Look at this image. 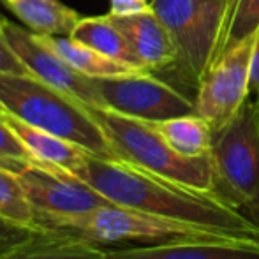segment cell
<instances>
[{
    "label": "cell",
    "mask_w": 259,
    "mask_h": 259,
    "mask_svg": "<svg viewBox=\"0 0 259 259\" xmlns=\"http://www.w3.org/2000/svg\"><path fill=\"white\" fill-rule=\"evenodd\" d=\"M0 108L101 159L120 160L87 106L35 76L0 72Z\"/></svg>",
    "instance_id": "cell-2"
},
{
    "label": "cell",
    "mask_w": 259,
    "mask_h": 259,
    "mask_svg": "<svg viewBox=\"0 0 259 259\" xmlns=\"http://www.w3.org/2000/svg\"><path fill=\"white\" fill-rule=\"evenodd\" d=\"M2 120L16 134L21 145L32 155L34 162L42 164V166L58 167V169L74 173L76 169L81 167V164L85 162L90 154L79 145L64 140L60 136H55L52 133H46L42 129H37V127L28 125L9 113H4Z\"/></svg>",
    "instance_id": "cell-13"
},
{
    "label": "cell",
    "mask_w": 259,
    "mask_h": 259,
    "mask_svg": "<svg viewBox=\"0 0 259 259\" xmlns=\"http://www.w3.org/2000/svg\"><path fill=\"white\" fill-rule=\"evenodd\" d=\"M0 35L7 42V46L16 53V57L27 65L32 76L69 94L79 103L99 106V96L92 78H87L81 72L72 69L45 41L42 35L25 30L7 20H4L0 27Z\"/></svg>",
    "instance_id": "cell-10"
},
{
    "label": "cell",
    "mask_w": 259,
    "mask_h": 259,
    "mask_svg": "<svg viewBox=\"0 0 259 259\" xmlns=\"http://www.w3.org/2000/svg\"><path fill=\"white\" fill-rule=\"evenodd\" d=\"M111 21L129 41L145 71L159 72L177 64L178 53L162 21L152 9L134 14H109Z\"/></svg>",
    "instance_id": "cell-12"
},
{
    "label": "cell",
    "mask_w": 259,
    "mask_h": 259,
    "mask_svg": "<svg viewBox=\"0 0 259 259\" xmlns=\"http://www.w3.org/2000/svg\"><path fill=\"white\" fill-rule=\"evenodd\" d=\"M256 106H257V111H259V97H256Z\"/></svg>",
    "instance_id": "cell-28"
},
{
    "label": "cell",
    "mask_w": 259,
    "mask_h": 259,
    "mask_svg": "<svg viewBox=\"0 0 259 259\" xmlns=\"http://www.w3.org/2000/svg\"><path fill=\"white\" fill-rule=\"evenodd\" d=\"M41 229L78 236L96 245H113L123 242L167 243V242H219V240H259L242 238L222 229L162 217L148 211L120 205H106L83 215L48 219Z\"/></svg>",
    "instance_id": "cell-3"
},
{
    "label": "cell",
    "mask_w": 259,
    "mask_h": 259,
    "mask_svg": "<svg viewBox=\"0 0 259 259\" xmlns=\"http://www.w3.org/2000/svg\"><path fill=\"white\" fill-rule=\"evenodd\" d=\"M25 27L39 35H71L78 21V13L60 0H4Z\"/></svg>",
    "instance_id": "cell-15"
},
{
    "label": "cell",
    "mask_w": 259,
    "mask_h": 259,
    "mask_svg": "<svg viewBox=\"0 0 259 259\" xmlns=\"http://www.w3.org/2000/svg\"><path fill=\"white\" fill-rule=\"evenodd\" d=\"M85 106L120 160H127L177 184L219 194L211 155L185 157L164 140L152 122L120 115L99 106Z\"/></svg>",
    "instance_id": "cell-4"
},
{
    "label": "cell",
    "mask_w": 259,
    "mask_h": 259,
    "mask_svg": "<svg viewBox=\"0 0 259 259\" xmlns=\"http://www.w3.org/2000/svg\"><path fill=\"white\" fill-rule=\"evenodd\" d=\"M236 4H238V0H226V16H224V23H222V28H224V25L228 23V20L231 18V14H233V11H235Z\"/></svg>",
    "instance_id": "cell-27"
},
{
    "label": "cell",
    "mask_w": 259,
    "mask_h": 259,
    "mask_svg": "<svg viewBox=\"0 0 259 259\" xmlns=\"http://www.w3.org/2000/svg\"><path fill=\"white\" fill-rule=\"evenodd\" d=\"M178 53L173 65L182 81L198 89L213 62L226 16V0H150Z\"/></svg>",
    "instance_id": "cell-5"
},
{
    "label": "cell",
    "mask_w": 259,
    "mask_h": 259,
    "mask_svg": "<svg viewBox=\"0 0 259 259\" xmlns=\"http://www.w3.org/2000/svg\"><path fill=\"white\" fill-rule=\"evenodd\" d=\"M4 113H6V111H4V109L0 108V118H2V115H4Z\"/></svg>",
    "instance_id": "cell-30"
},
{
    "label": "cell",
    "mask_w": 259,
    "mask_h": 259,
    "mask_svg": "<svg viewBox=\"0 0 259 259\" xmlns=\"http://www.w3.org/2000/svg\"><path fill=\"white\" fill-rule=\"evenodd\" d=\"M0 72H13V74H30L27 65L16 57V53L7 46L0 35Z\"/></svg>",
    "instance_id": "cell-23"
},
{
    "label": "cell",
    "mask_w": 259,
    "mask_h": 259,
    "mask_svg": "<svg viewBox=\"0 0 259 259\" xmlns=\"http://www.w3.org/2000/svg\"><path fill=\"white\" fill-rule=\"evenodd\" d=\"M250 94L259 97V30L252 52V67H250Z\"/></svg>",
    "instance_id": "cell-25"
},
{
    "label": "cell",
    "mask_w": 259,
    "mask_h": 259,
    "mask_svg": "<svg viewBox=\"0 0 259 259\" xmlns=\"http://www.w3.org/2000/svg\"><path fill=\"white\" fill-rule=\"evenodd\" d=\"M42 37L72 69L81 72L87 78H109V76H123L143 71L106 57L67 35H42Z\"/></svg>",
    "instance_id": "cell-16"
},
{
    "label": "cell",
    "mask_w": 259,
    "mask_h": 259,
    "mask_svg": "<svg viewBox=\"0 0 259 259\" xmlns=\"http://www.w3.org/2000/svg\"><path fill=\"white\" fill-rule=\"evenodd\" d=\"M152 125L162 134V138L185 157L210 155L213 131L198 113L180 115L173 118L152 122Z\"/></svg>",
    "instance_id": "cell-18"
},
{
    "label": "cell",
    "mask_w": 259,
    "mask_h": 259,
    "mask_svg": "<svg viewBox=\"0 0 259 259\" xmlns=\"http://www.w3.org/2000/svg\"><path fill=\"white\" fill-rule=\"evenodd\" d=\"M37 231H41V229L9 221V219L0 215V257L9 250H13L16 245L23 243L25 240L32 238Z\"/></svg>",
    "instance_id": "cell-22"
},
{
    "label": "cell",
    "mask_w": 259,
    "mask_h": 259,
    "mask_svg": "<svg viewBox=\"0 0 259 259\" xmlns=\"http://www.w3.org/2000/svg\"><path fill=\"white\" fill-rule=\"evenodd\" d=\"M72 175L113 205L222 229L242 238H259V226L221 194L177 184L127 160L89 154Z\"/></svg>",
    "instance_id": "cell-1"
},
{
    "label": "cell",
    "mask_w": 259,
    "mask_h": 259,
    "mask_svg": "<svg viewBox=\"0 0 259 259\" xmlns=\"http://www.w3.org/2000/svg\"><path fill=\"white\" fill-rule=\"evenodd\" d=\"M16 175L34 210L37 228L48 219L74 217L89 213L99 206L111 205V201L87 182L58 167L32 162Z\"/></svg>",
    "instance_id": "cell-9"
},
{
    "label": "cell",
    "mask_w": 259,
    "mask_h": 259,
    "mask_svg": "<svg viewBox=\"0 0 259 259\" xmlns=\"http://www.w3.org/2000/svg\"><path fill=\"white\" fill-rule=\"evenodd\" d=\"M256 35L257 32L219 55L199 79L194 96L196 113L213 133L228 125L249 101Z\"/></svg>",
    "instance_id": "cell-7"
},
{
    "label": "cell",
    "mask_w": 259,
    "mask_h": 259,
    "mask_svg": "<svg viewBox=\"0 0 259 259\" xmlns=\"http://www.w3.org/2000/svg\"><path fill=\"white\" fill-rule=\"evenodd\" d=\"M217 192L238 210L259 201V111L247 101L211 141Z\"/></svg>",
    "instance_id": "cell-6"
},
{
    "label": "cell",
    "mask_w": 259,
    "mask_h": 259,
    "mask_svg": "<svg viewBox=\"0 0 259 259\" xmlns=\"http://www.w3.org/2000/svg\"><path fill=\"white\" fill-rule=\"evenodd\" d=\"M69 37L81 42V45L90 46L96 52L109 58H115V60L133 65L136 69H143L133 48H131L127 37L120 32V28L113 23L108 14L106 16L81 18Z\"/></svg>",
    "instance_id": "cell-17"
},
{
    "label": "cell",
    "mask_w": 259,
    "mask_h": 259,
    "mask_svg": "<svg viewBox=\"0 0 259 259\" xmlns=\"http://www.w3.org/2000/svg\"><path fill=\"white\" fill-rule=\"evenodd\" d=\"M4 20H6V18H2V16H0V27H2V23H4Z\"/></svg>",
    "instance_id": "cell-29"
},
{
    "label": "cell",
    "mask_w": 259,
    "mask_h": 259,
    "mask_svg": "<svg viewBox=\"0 0 259 259\" xmlns=\"http://www.w3.org/2000/svg\"><path fill=\"white\" fill-rule=\"evenodd\" d=\"M148 9H152L150 0H109V14L116 16L143 13Z\"/></svg>",
    "instance_id": "cell-24"
},
{
    "label": "cell",
    "mask_w": 259,
    "mask_h": 259,
    "mask_svg": "<svg viewBox=\"0 0 259 259\" xmlns=\"http://www.w3.org/2000/svg\"><path fill=\"white\" fill-rule=\"evenodd\" d=\"M242 211L254 222V224L259 226V201L254 203V205H250V206H247V208H243Z\"/></svg>",
    "instance_id": "cell-26"
},
{
    "label": "cell",
    "mask_w": 259,
    "mask_h": 259,
    "mask_svg": "<svg viewBox=\"0 0 259 259\" xmlns=\"http://www.w3.org/2000/svg\"><path fill=\"white\" fill-rule=\"evenodd\" d=\"M106 259H259V240L167 242L106 249Z\"/></svg>",
    "instance_id": "cell-11"
},
{
    "label": "cell",
    "mask_w": 259,
    "mask_h": 259,
    "mask_svg": "<svg viewBox=\"0 0 259 259\" xmlns=\"http://www.w3.org/2000/svg\"><path fill=\"white\" fill-rule=\"evenodd\" d=\"M0 215L25 226H35L34 210L25 196L18 175L0 167Z\"/></svg>",
    "instance_id": "cell-20"
},
{
    "label": "cell",
    "mask_w": 259,
    "mask_h": 259,
    "mask_svg": "<svg viewBox=\"0 0 259 259\" xmlns=\"http://www.w3.org/2000/svg\"><path fill=\"white\" fill-rule=\"evenodd\" d=\"M32 162L34 159L28 154V150L0 118V167H6L13 173H20Z\"/></svg>",
    "instance_id": "cell-21"
},
{
    "label": "cell",
    "mask_w": 259,
    "mask_h": 259,
    "mask_svg": "<svg viewBox=\"0 0 259 259\" xmlns=\"http://www.w3.org/2000/svg\"><path fill=\"white\" fill-rule=\"evenodd\" d=\"M92 83L99 96V108L120 115L145 122H159L196 113L194 99L150 71L92 78Z\"/></svg>",
    "instance_id": "cell-8"
},
{
    "label": "cell",
    "mask_w": 259,
    "mask_h": 259,
    "mask_svg": "<svg viewBox=\"0 0 259 259\" xmlns=\"http://www.w3.org/2000/svg\"><path fill=\"white\" fill-rule=\"evenodd\" d=\"M0 259H106V249L78 236L41 229Z\"/></svg>",
    "instance_id": "cell-14"
},
{
    "label": "cell",
    "mask_w": 259,
    "mask_h": 259,
    "mask_svg": "<svg viewBox=\"0 0 259 259\" xmlns=\"http://www.w3.org/2000/svg\"><path fill=\"white\" fill-rule=\"evenodd\" d=\"M259 30V0H238L219 37L215 58ZM213 58V60H215Z\"/></svg>",
    "instance_id": "cell-19"
}]
</instances>
